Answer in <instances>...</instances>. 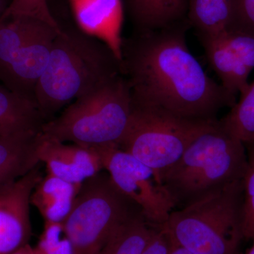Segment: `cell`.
<instances>
[{"label": "cell", "mask_w": 254, "mask_h": 254, "mask_svg": "<svg viewBox=\"0 0 254 254\" xmlns=\"http://www.w3.org/2000/svg\"><path fill=\"white\" fill-rule=\"evenodd\" d=\"M188 21L157 31L137 32L123 43L122 70L137 105L183 118L216 120L236 95L207 74L187 46Z\"/></svg>", "instance_id": "obj_1"}, {"label": "cell", "mask_w": 254, "mask_h": 254, "mask_svg": "<svg viewBox=\"0 0 254 254\" xmlns=\"http://www.w3.org/2000/svg\"><path fill=\"white\" fill-rule=\"evenodd\" d=\"M60 28L35 91L46 122L75 100L123 74L122 61L103 42L52 10Z\"/></svg>", "instance_id": "obj_2"}, {"label": "cell", "mask_w": 254, "mask_h": 254, "mask_svg": "<svg viewBox=\"0 0 254 254\" xmlns=\"http://www.w3.org/2000/svg\"><path fill=\"white\" fill-rule=\"evenodd\" d=\"M247 167L245 145L226 131L218 120L190 143L176 163L162 174L160 180L178 209L243 180Z\"/></svg>", "instance_id": "obj_3"}, {"label": "cell", "mask_w": 254, "mask_h": 254, "mask_svg": "<svg viewBox=\"0 0 254 254\" xmlns=\"http://www.w3.org/2000/svg\"><path fill=\"white\" fill-rule=\"evenodd\" d=\"M243 180L172 212L162 227L173 243L195 254H240L245 240Z\"/></svg>", "instance_id": "obj_4"}, {"label": "cell", "mask_w": 254, "mask_h": 254, "mask_svg": "<svg viewBox=\"0 0 254 254\" xmlns=\"http://www.w3.org/2000/svg\"><path fill=\"white\" fill-rule=\"evenodd\" d=\"M133 102L123 74L75 100L42 127L44 136L58 141L99 148L120 144L131 119Z\"/></svg>", "instance_id": "obj_5"}, {"label": "cell", "mask_w": 254, "mask_h": 254, "mask_svg": "<svg viewBox=\"0 0 254 254\" xmlns=\"http://www.w3.org/2000/svg\"><path fill=\"white\" fill-rule=\"evenodd\" d=\"M218 120L183 118L133 103L128 128L118 146L151 168L160 180L190 143Z\"/></svg>", "instance_id": "obj_6"}, {"label": "cell", "mask_w": 254, "mask_h": 254, "mask_svg": "<svg viewBox=\"0 0 254 254\" xmlns=\"http://www.w3.org/2000/svg\"><path fill=\"white\" fill-rule=\"evenodd\" d=\"M139 208L101 173L82 184L64 222L65 235L77 254H94L112 232Z\"/></svg>", "instance_id": "obj_7"}, {"label": "cell", "mask_w": 254, "mask_h": 254, "mask_svg": "<svg viewBox=\"0 0 254 254\" xmlns=\"http://www.w3.org/2000/svg\"><path fill=\"white\" fill-rule=\"evenodd\" d=\"M91 148L99 155L117 188L139 208L145 218L155 226L165 225L176 205L156 173L118 145Z\"/></svg>", "instance_id": "obj_8"}, {"label": "cell", "mask_w": 254, "mask_h": 254, "mask_svg": "<svg viewBox=\"0 0 254 254\" xmlns=\"http://www.w3.org/2000/svg\"><path fill=\"white\" fill-rule=\"evenodd\" d=\"M41 164L0 188V254H14L29 244L31 196L43 177Z\"/></svg>", "instance_id": "obj_9"}, {"label": "cell", "mask_w": 254, "mask_h": 254, "mask_svg": "<svg viewBox=\"0 0 254 254\" xmlns=\"http://www.w3.org/2000/svg\"><path fill=\"white\" fill-rule=\"evenodd\" d=\"M60 31V28L40 21L11 64L2 85L35 102L37 84L46 70L53 42Z\"/></svg>", "instance_id": "obj_10"}, {"label": "cell", "mask_w": 254, "mask_h": 254, "mask_svg": "<svg viewBox=\"0 0 254 254\" xmlns=\"http://www.w3.org/2000/svg\"><path fill=\"white\" fill-rule=\"evenodd\" d=\"M38 157L46 166L47 173L76 186L103 169L98 153L93 148L48 138L42 133Z\"/></svg>", "instance_id": "obj_11"}, {"label": "cell", "mask_w": 254, "mask_h": 254, "mask_svg": "<svg viewBox=\"0 0 254 254\" xmlns=\"http://www.w3.org/2000/svg\"><path fill=\"white\" fill-rule=\"evenodd\" d=\"M74 22L82 31L109 47L123 58V0H68Z\"/></svg>", "instance_id": "obj_12"}, {"label": "cell", "mask_w": 254, "mask_h": 254, "mask_svg": "<svg viewBox=\"0 0 254 254\" xmlns=\"http://www.w3.org/2000/svg\"><path fill=\"white\" fill-rule=\"evenodd\" d=\"M41 131L0 136V188L24 176L41 163L38 148Z\"/></svg>", "instance_id": "obj_13"}, {"label": "cell", "mask_w": 254, "mask_h": 254, "mask_svg": "<svg viewBox=\"0 0 254 254\" xmlns=\"http://www.w3.org/2000/svg\"><path fill=\"white\" fill-rule=\"evenodd\" d=\"M190 0H125L137 32L157 31L188 21Z\"/></svg>", "instance_id": "obj_14"}, {"label": "cell", "mask_w": 254, "mask_h": 254, "mask_svg": "<svg viewBox=\"0 0 254 254\" xmlns=\"http://www.w3.org/2000/svg\"><path fill=\"white\" fill-rule=\"evenodd\" d=\"M80 187L47 173L32 192L31 204L38 209L44 222L64 223Z\"/></svg>", "instance_id": "obj_15"}, {"label": "cell", "mask_w": 254, "mask_h": 254, "mask_svg": "<svg viewBox=\"0 0 254 254\" xmlns=\"http://www.w3.org/2000/svg\"><path fill=\"white\" fill-rule=\"evenodd\" d=\"M208 63L221 81V85L232 94H242L248 88L252 71L247 68L219 36L198 37Z\"/></svg>", "instance_id": "obj_16"}, {"label": "cell", "mask_w": 254, "mask_h": 254, "mask_svg": "<svg viewBox=\"0 0 254 254\" xmlns=\"http://www.w3.org/2000/svg\"><path fill=\"white\" fill-rule=\"evenodd\" d=\"M46 123L34 101L0 85V136L41 131Z\"/></svg>", "instance_id": "obj_17"}, {"label": "cell", "mask_w": 254, "mask_h": 254, "mask_svg": "<svg viewBox=\"0 0 254 254\" xmlns=\"http://www.w3.org/2000/svg\"><path fill=\"white\" fill-rule=\"evenodd\" d=\"M158 227L138 210L122 222L94 254H142Z\"/></svg>", "instance_id": "obj_18"}, {"label": "cell", "mask_w": 254, "mask_h": 254, "mask_svg": "<svg viewBox=\"0 0 254 254\" xmlns=\"http://www.w3.org/2000/svg\"><path fill=\"white\" fill-rule=\"evenodd\" d=\"M232 0H190L187 20L198 37L217 36L227 31Z\"/></svg>", "instance_id": "obj_19"}, {"label": "cell", "mask_w": 254, "mask_h": 254, "mask_svg": "<svg viewBox=\"0 0 254 254\" xmlns=\"http://www.w3.org/2000/svg\"><path fill=\"white\" fill-rule=\"evenodd\" d=\"M41 20L27 16L3 17L0 21V81Z\"/></svg>", "instance_id": "obj_20"}, {"label": "cell", "mask_w": 254, "mask_h": 254, "mask_svg": "<svg viewBox=\"0 0 254 254\" xmlns=\"http://www.w3.org/2000/svg\"><path fill=\"white\" fill-rule=\"evenodd\" d=\"M219 123L245 145L254 143V81Z\"/></svg>", "instance_id": "obj_21"}, {"label": "cell", "mask_w": 254, "mask_h": 254, "mask_svg": "<svg viewBox=\"0 0 254 254\" xmlns=\"http://www.w3.org/2000/svg\"><path fill=\"white\" fill-rule=\"evenodd\" d=\"M34 254H77L69 239L65 235L63 223L44 222L43 232Z\"/></svg>", "instance_id": "obj_22"}, {"label": "cell", "mask_w": 254, "mask_h": 254, "mask_svg": "<svg viewBox=\"0 0 254 254\" xmlns=\"http://www.w3.org/2000/svg\"><path fill=\"white\" fill-rule=\"evenodd\" d=\"M248 156V167L244 177V237L254 238V143L245 145Z\"/></svg>", "instance_id": "obj_23"}, {"label": "cell", "mask_w": 254, "mask_h": 254, "mask_svg": "<svg viewBox=\"0 0 254 254\" xmlns=\"http://www.w3.org/2000/svg\"><path fill=\"white\" fill-rule=\"evenodd\" d=\"M14 16L37 18L55 28H60L50 9L49 0H12L3 17Z\"/></svg>", "instance_id": "obj_24"}, {"label": "cell", "mask_w": 254, "mask_h": 254, "mask_svg": "<svg viewBox=\"0 0 254 254\" xmlns=\"http://www.w3.org/2000/svg\"><path fill=\"white\" fill-rule=\"evenodd\" d=\"M220 37L232 53L251 71L254 68V36L240 32L226 31Z\"/></svg>", "instance_id": "obj_25"}, {"label": "cell", "mask_w": 254, "mask_h": 254, "mask_svg": "<svg viewBox=\"0 0 254 254\" xmlns=\"http://www.w3.org/2000/svg\"><path fill=\"white\" fill-rule=\"evenodd\" d=\"M227 31L254 36V0H232L231 18Z\"/></svg>", "instance_id": "obj_26"}, {"label": "cell", "mask_w": 254, "mask_h": 254, "mask_svg": "<svg viewBox=\"0 0 254 254\" xmlns=\"http://www.w3.org/2000/svg\"><path fill=\"white\" fill-rule=\"evenodd\" d=\"M173 242L163 227H159L142 254H169Z\"/></svg>", "instance_id": "obj_27"}, {"label": "cell", "mask_w": 254, "mask_h": 254, "mask_svg": "<svg viewBox=\"0 0 254 254\" xmlns=\"http://www.w3.org/2000/svg\"><path fill=\"white\" fill-rule=\"evenodd\" d=\"M173 242V241H172ZM169 254H195L193 252H190V250L184 248L181 246L177 245L176 244L173 243L172 245L171 249H170Z\"/></svg>", "instance_id": "obj_28"}, {"label": "cell", "mask_w": 254, "mask_h": 254, "mask_svg": "<svg viewBox=\"0 0 254 254\" xmlns=\"http://www.w3.org/2000/svg\"><path fill=\"white\" fill-rule=\"evenodd\" d=\"M12 0H0V21L7 11Z\"/></svg>", "instance_id": "obj_29"}, {"label": "cell", "mask_w": 254, "mask_h": 254, "mask_svg": "<svg viewBox=\"0 0 254 254\" xmlns=\"http://www.w3.org/2000/svg\"><path fill=\"white\" fill-rule=\"evenodd\" d=\"M14 254H34V252H33V247H31L30 245V244L28 245L25 246L23 248H21V250L16 252V253Z\"/></svg>", "instance_id": "obj_30"}, {"label": "cell", "mask_w": 254, "mask_h": 254, "mask_svg": "<svg viewBox=\"0 0 254 254\" xmlns=\"http://www.w3.org/2000/svg\"><path fill=\"white\" fill-rule=\"evenodd\" d=\"M252 240H253V245L245 254H254V238Z\"/></svg>", "instance_id": "obj_31"}]
</instances>
